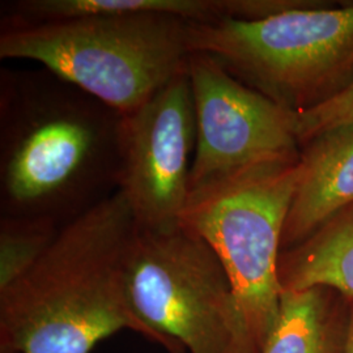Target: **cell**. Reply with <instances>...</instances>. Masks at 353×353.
Instances as JSON below:
<instances>
[{
	"mask_svg": "<svg viewBox=\"0 0 353 353\" xmlns=\"http://www.w3.org/2000/svg\"><path fill=\"white\" fill-rule=\"evenodd\" d=\"M0 105L1 216L71 221L118 190L119 114L50 72L3 75Z\"/></svg>",
	"mask_w": 353,
	"mask_h": 353,
	"instance_id": "1",
	"label": "cell"
},
{
	"mask_svg": "<svg viewBox=\"0 0 353 353\" xmlns=\"http://www.w3.org/2000/svg\"><path fill=\"white\" fill-rule=\"evenodd\" d=\"M135 225L117 190L61 228L37 265L0 292V353H90L125 328L145 336L125 290Z\"/></svg>",
	"mask_w": 353,
	"mask_h": 353,
	"instance_id": "2",
	"label": "cell"
},
{
	"mask_svg": "<svg viewBox=\"0 0 353 353\" xmlns=\"http://www.w3.org/2000/svg\"><path fill=\"white\" fill-rule=\"evenodd\" d=\"M186 26L188 21L163 14L3 24L0 58L37 62L122 117L186 70Z\"/></svg>",
	"mask_w": 353,
	"mask_h": 353,
	"instance_id": "3",
	"label": "cell"
},
{
	"mask_svg": "<svg viewBox=\"0 0 353 353\" xmlns=\"http://www.w3.org/2000/svg\"><path fill=\"white\" fill-rule=\"evenodd\" d=\"M125 290L145 338L168 352L261 353L220 259L182 224L135 225Z\"/></svg>",
	"mask_w": 353,
	"mask_h": 353,
	"instance_id": "4",
	"label": "cell"
},
{
	"mask_svg": "<svg viewBox=\"0 0 353 353\" xmlns=\"http://www.w3.org/2000/svg\"><path fill=\"white\" fill-rule=\"evenodd\" d=\"M190 54L212 57L242 83L294 112L353 81V1L258 21L188 23Z\"/></svg>",
	"mask_w": 353,
	"mask_h": 353,
	"instance_id": "5",
	"label": "cell"
},
{
	"mask_svg": "<svg viewBox=\"0 0 353 353\" xmlns=\"http://www.w3.org/2000/svg\"><path fill=\"white\" fill-rule=\"evenodd\" d=\"M300 176V157L255 165L190 192L181 224L214 250L262 353L276 325L283 232Z\"/></svg>",
	"mask_w": 353,
	"mask_h": 353,
	"instance_id": "6",
	"label": "cell"
},
{
	"mask_svg": "<svg viewBox=\"0 0 353 353\" xmlns=\"http://www.w3.org/2000/svg\"><path fill=\"white\" fill-rule=\"evenodd\" d=\"M195 112L190 192L255 165L300 157V113L268 99L205 54L188 59Z\"/></svg>",
	"mask_w": 353,
	"mask_h": 353,
	"instance_id": "7",
	"label": "cell"
},
{
	"mask_svg": "<svg viewBox=\"0 0 353 353\" xmlns=\"http://www.w3.org/2000/svg\"><path fill=\"white\" fill-rule=\"evenodd\" d=\"M195 139L188 67L139 109L121 117L118 190L137 227L181 224L189 202Z\"/></svg>",
	"mask_w": 353,
	"mask_h": 353,
	"instance_id": "8",
	"label": "cell"
},
{
	"mask_svg": "<svg viewBox=\"0 0 353 353\" xmlns=\"http://www.w3.org/2000/svg\"><path fill=\"white\" fill-rule=\"evenodd\" d=\"M353 205V123L303 145L300 176L287 214L281 250L301 243Z\"/></svg>",
	"mask_w": 353,
	"mask_h": 353,
	"instance_id": "9",
	"label": "cell"
},
{
	"mask_svg": "<svg viewBox=\"0 0 353 353\" xmlns=\"http://www.w3.org/2000/svg\"><path fill=\"white\" fill-rule=\"evenodd\" d=\"M335 290H281L276 325L262 353H344L350 301Z\"/></svg>",
	"mask_w": 353,
	"mask_h": 353,
	"instance_id": "10",
	"label": "cell"
},
{
	"mask_svg": "<svg viewBox=\"0 0 353 353\" xmlns=\"http://www.w3.org/2000/svg\"><path fill=\"white\" fill-rule=\"evenodd\" d=\"M283 290L325 287L353 300V205L279 258Z\"/></svg>",
	"mask_w": 353,
	"mask_h": 353,
	"instance_id": "11",
	"label": "cell"
},
{
	"mask_svg": "<svg viewBox=\"0 0 353 353\" xmlns=\"http://www.w3.org/2000/svg\"><path fill=\"white\" fill-rule=\"evenodd\" d=\"M3 24H38L93 14H163L188 23L227 19V0H20Z\"/></svg>",
	"mask_w": 353,
	"mask_h": 353,
	"instance_id": "12",
	"label": "cell"
},
{
	"mask_svg": "<svg viewBox=\"0 0 353 353\" xmlns=\"http://www.w3.org/2000/svg\"><path fill=\"white\" fill-rule=\"evenodd\" d=\"M59 229L49 219L1 216L0 292L10 288L37 265Z\"/></svg>",
	"mask_w": 353,
	"mask_h": 353,
	"instance_id": "13",
	"label": "cell"
},
{
	"mask_svg": "<svg viewBox=\"0 0 353 353\" xmlns=\"http://www.w3.org/2000/svg\"><path fill=\"white\" fill-rule=\"evenodd\" d=\"M350 123H353V81L328 101L300 112L301 148L318 135Z\"/></svg>",
	"mask_w": 353,
	"mask_h": 353,
	"instance_id": "14",
	"label": "cell"
},
{
	"mask_svg": "<svg viewBox=\"0 0 353 353\" xmlns=\"http://www.w3.org/2000/svg\"><path fill=\"white\" fill-rule=\"evenodd\" d=\"M350 301V312H348V327H347V339L344 353H353V300Z\"/></svg>",
	"mask_w": 353,
	"mask_h": 353,
	"instance_id": "15",
	"label": "cell"
}]
</instances>
